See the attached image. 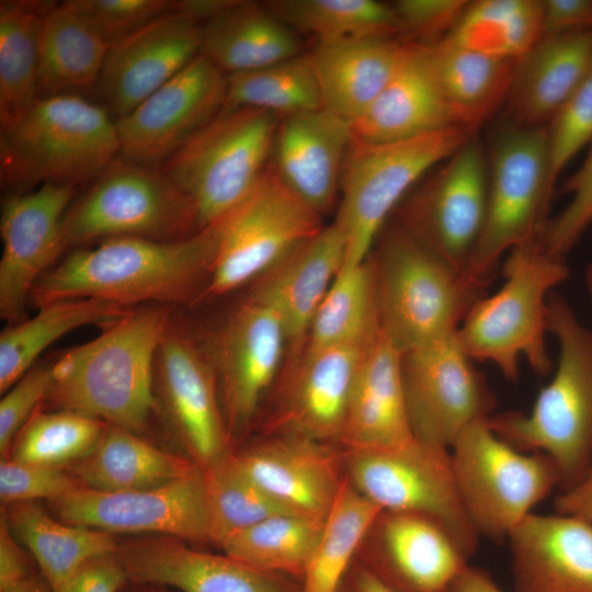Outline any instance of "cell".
I'll return each mask as SVG.
<instances>
[{"label": "cell", "mask_w": 592, "mask_h": 592, "mask_svg": "<svg viewBox=\"0 0 592 592\" xmlns=\"http://www.w3.org/2000/svg\"><path fill=\"white\" fill-rule=\"evenodd\" d=\"M59 520L106 533H157L210 542V514L203 470L133 491L105 492L80 486L50 501Z\"/></svg>", "instance_id": "16"}, {"label": "cell", "mask_w": 592, "mask_h": 592, "mask_svg": "<svg viewBox=\"0 0 592 592\" xmlns=\"http://www.w3.org/2000/svg\"><path fill=\"white\" fill-rule=\"evenodd\" d=\"M448 592H505L485 569L467 565L456 577Z\"/></svg>", "instance_id": "58"}, {"label": "cell", "mask_w": 592, "mask_h": 592, "mask_svg": "<svg viewBox=\"0 0 592 592\" xmlns=\"http://www.w3.org/2000/svg\"><path fill=\"white\" fill-rule=\"evenodd\" d=\"M422 46L433 81L456 125L476 134L505 104L516 59L483 55L446 41Z\"/></svg>", "instance_id": "34"}, {"label": "cell", "mask_w": 592, "mask_h": 592, "mask_svg": "<svg viewBox=\"0 0 592 592\" xmlns=\"http://www.w3.org/2000/svg\"><path fill=\"white\" fill-rule=\"evenodd\" d=\"M134 309L101 299H70L41 307L32 318L11 325L0 334V392L9 390L68 332L88 325L107 327Z\"/></svg>", "instance_id": "37"}, {"label": "cell", "mask_w": 592, "mask_h": 592, "mask_svg": "<svg viewBox=\"0 0 592 592\" xmlns=\"http://www.w3.org/2000/svg\"><path fill=\"white\" fill-rule=\"evenodd\" d=\"M345 238L334 220L297 246L255 280L248 298L264 304L281 318L293 356L301 354L312 318L341 270Z\"/></svg>", "instance_id": "27"}, {"label": "cell", "mask_w": 592, "mask_h": 592, "mask_svg": "<svg viewBox=\"0 0 592 592\" xmlns=\"http://www.w3.org/2000/svg\"><path fill=\"white\" fill-rule=\"evenodd\" d=\"M489 145L486 217L466 270L483 288L504 253L538 239L553 198L547 187L545 126L503 119Z\"/></svg>", "instance_id": "10"}, {"label": "cell", "mask_w": 592, "mask_h": 592, "mask_svg": "<svg viewBox=\"0 0 592 592\" xmlns=\"http://www.w3.org/2000/svg\"><path fill=\"white\" fill-rule=\"evenodd\" d=\"M202 23L171 12L110 45L95 90L117 119L191 62L201 50Z\"/></svg>", "instance_id": "23"}, {"label": "cell", "mask_w": 592, "mask_h": 592, "mask_svg": "<svg viewBox=\"0 0 592 592\" xmlns=\"http://www.w3.org/2000/svg\"><path fill=\"white\" fill-rule=\"evenodd\" d=\"M402 352L380 327L366 346L351 390L339 446L378 448L414 437L405 396Z\"/></svg>", "instance_id": "29"}, {"label": "cell", "mask_w": 592, "mask_h": 592, "mask_svg": "<svg viewBox=\"0 0 592 592\" xmlns=\"http://www.w3.org/2000/svg\"><path fill=\"white\" fill-rule=\"evenodd\" d=\"M172 536L117 545L128 580L181 592H301L300 581L266 572L228 555L195 550Z\"/></svg>", "instance_id": "25"}, {"label": "cell", "mask_w": 592, "mask_h": 592, "mask_svg": "<svg viewBox=\"0 0 592 592\" xmlns=\"http://www.w3.org/2000/svg\"><path fill=\"white\" fill-rule=\"evenodd\" d=\"M339 592H353L352 589L349 587V584L344 581L343 585L339 590Z\"/></svg>", "instance_id": "62"}, {"label": "cell", "mask_w": 592, "mask_h": 592, "mask_svg": "<svg viewBox=\"0 0 592 592\" xmlns=\"http://www.w3.org/2000/svg\"><path fill=\"white\" fill-rule=\"evenodd\" d=\"M375 269L369 255L341 267L310 323L304 350L366 342L380 329Z\"/></svg>", "instance_id": "40"}, {"label": "cell", "mask_w": 592, "mask_h": 592, "mask_svg": "<svg viewBox=\"0 0 592 592\" xmlns=\"http://www.w3.org/2000/svg\"><path fill=\"white\" fill-rule=\"evenodd\" d=\"M473 135L451 127L396 143L351 141L335 218L345 238L342 267L367 259L394 209L424 175Z\"/></svg>", "instance_id": "9"}, {"label": "cell", "mask_w": 592, "mask_h": 592, "mask_svg": "<svg viewBox=\"0 0 592 592\" xmlns=\"http://www.w3.org/2000/svg\"><path fill=\"white\" fill-rule=\"evenodd\" d=\"M540 8L543 36L592 30V0H540Z\"/></svg>", "instance_id": "55"}, {"label": "cell", "mask_w": 592, "mask_h": 592, "mask_svg": "<svg viewBox=\"0 0 592 592\" xmlns=\"http://www.w3.org/2000/svg\"><path fill=\"white\" fill-rule=\"evenodd\" d=\"M351 141L350 125L325 109L280 117L270 166L323 216L337 202Z\"/></svg>", "instance_id": "26"}, {"label": "cell", "mask_w": 592, "mask_h": 592, "mask_svg": "<svg viewBox=\"0 0 592 592\" xmlns=\"http://www.w3.org/2000/svg\"><path fill=\"white\" fill-rule=\"evenodd\" d=\"M202 470L210 514V542L218 546L266 517L287 512L238 468L231 453Z\"/></svg>", "instance_id": "47"}, {"label": "cell", "mask_w": 592, "mask_h": 592, "mask_svg": "<svg viewBox=\"0 0 592 592\" xmlns=\"http://www.w3.org/2000/svg\"><path fill=\"white\" fill-rule=\"evenodd\" d=\"M76 193L73 184L45 183L2 202L0 316L11 325L24 320L34 285L66 250L62 220Z\"/></svg>", "instance_id": "18"}, {"label": "cell", "mask_w": 592, "mask_h": 592, "mask_svg": "<svg viewBox=\"0 0 592 592\" xmlns=\"http://www.w3.org/2000/svg\"><path fill=\"white\" fill-rule=\"evenodd\" d=\"M155 380L191 460L205 469L225 458L230 436L213 365L207 353L172 325L157 352Z\"/></svg>", "instance_id": "21"}, {"label": "cell", "mask_w": 592, "mask_h": 592, "mask_svg": "<svg viewBox=\"0 0 592 592\" xmlns=\"http://www.w3.org/2000/svg\"><path fill=\"white\" fill-rule=\"evenodd\" d=\"M345 582L353 592H396L356 560L351 566Z\"/></svg>", "instance_id": "59"}, {"label": "cell", "mask_w": 592, "mask_h": 592, "mask_svg": "<svg viewBox=\"0 0 592 592\" xmlns=\"http://www.w3.org/2000/svg\"><path fill=\"white\" fill-rule=\"evenodd\" d=\"M592 71V30L543 36L516 59L506 121L545 126Z\"/></svg>", "instance_id": "30"}, {"label": "cell", "mask_w": 592, "mask_h": 592, "mask_svg": "<svg viewBox=\"0 0 592 592\" xmlns=\"http://www.w3.org/2000/svg\"><path fill=\"white\" fill-rule=\"evenodd\" d=\"M555 510L592 526V469L574 486L559 492Z\"/></svg>", "instance_id": "57"}, {"label": "cell", "mask_w": 592, "mask_h": 592, "mask_svg": "<svg viewBox=\"0 0 592 592\" xmlns=\"http://www.w3.org/2000/svg\"><path fill=\"white\" fill-rule=\"evenodd\" d=\"M231 456L285 511L316 520L326 519L345 479L343 449L308 437L267 435Z\"/></svg>", "instance_id": "24"}, {"label": "cell", "mask_w": 592, "mask_h": 592, "mask_svg": "<svg viewBox=\"0 0 592 592\" xmlns=\"http://www.w3.org/2000/svg\"><path fill=\"white\" fill-rule=\"evenodd\" d=\"M547 328L559 348L551 380L539 390L528 413L504 411L487 422L516 449L547 455L562 491L592 469V330L558 293L547 299Z\"/></svg>", "instance_id": "3"}, {"label": "cell", "mask_w": 592, "mask_h": 592, "mask_svg": "<svg viewBox=\"0 0 592 592\" xmlns=\"http://www.w3.org/2000/svg\"><path fill=\"white\" fill-rule=\"evenodd\" d=\"M82 486L61 467L22 463L12 458L0 462V499L4 505L35 501L56 500Z\"/></svg>", "instance_id": "51"}, {"label": "cell", "mask_w": 592, "mask_h": 592, "mask_svg": "<svg viewBox=\"0 0 592 592\" xmlns=\"http://www.w3.org/2000/svg\"><path fill=\"white\" fill-rule=\"evenodd\" d=\"M220 223L217 253L198 299L230 293L257 280L322 228L269 164L252 192Z\"/></svg>", "instance_id": "13"}, {"label": "cell", "mask_w": 592, "mask_h": 592, "mask_svg": "<svg viewBox=\"0 0 592 592\" xmlns=\"http://www.w3.org/2000/svg\"><path fill=\"white\" fill-rule=\"evenodd\" d=\"M545 127L547 187L553 197L567 164L592 143V71Z\"/></svg>", "instance_id": "48"}, {"label": "cell", "mask_w": 592, "mask_h": 592, "mask_svg": "<svg viewBox=\"0 0 592 592\" xmlns=\"http://www.w3.org/2000/svg\"><path fill=\"white\" fill-rule=\"evenodd\" d=\"M343 458L348 480L382 510L431 517L469 558L475 554L480 537L465 512L449 448L414 436L386 447L343 449Z\"/></svg>", "instance_id": "12"}, {"label": "cell", "mask_w": 592, "mask_h": 592, "mask_svg": "<svg viewBox=\"0 0 592 592\" xmlns=\"http://www.w3.org/2000/svg\"><path fill=\"white\" fill-rule=\"evenodd\" d=\"M411 44L400 37H365L315 46L309 57L322 107L350 125L387 86Z\"/></svg>", "instance_id": "31"}, {"label": "cell", "mask_w": 592, "mask_h": 592, "mask_svg": "<svg viewBox=\"0 0 592 592\" xmlns=\"http://www.w3.org/2000/svg\"><path fill=\"white\" fill-rule=\"evenodd\" d=\"M227 76L198 54L128 114L115 119L119 156L161 168L224 109Z\"/></svg>", "instance_id": "17"}, {"label": "cell", "mask_w": 592, "mask_h": 592, "mask_svg": "<svg viewBox=\"0 0 592 592\" xmlns=\"http://www.w3.org/2000/svg\"><path fill=\"white\" fill-rule=\"evenodd\" d=\"M459 496L478 536L506 540L532 509L559 489L560 477L543 453L516 449L478 420L451 447Z\"/></svg>", "instance_id": "11"}, {"label": "cell", "mask_w": 592, "mask_h": 592, "mask_svg": "<svg viewBox=\"0 0 592 592\" xmlns=\"http://www.w3.org/2000/svg\"><path fill=\"white\" fill-rule=\"evenodd\" d=\"M584 277H585V286L592 301V262L588 265Z\"/></svg>", "instance_id": "61"}, {"label": "cell", "mask_w": 592, "mask_h": 592, "mask_svg": "<svg viewBox=\"0 0 592 592\" xmlns=\"http://www.w3.org/2000/svg\"><path fill=\"white\" fill-rule=\"evenodd\" d=\"M2 514L34 556L52 591L87 560L117 549L110 533L58 522L35 501L4 505Z\"/></svg>", "instance_id": "38"}, {"label": "cell", "mask_w": 592, "mask_h": 592, "mask_svg": "<svg viewBox=\"0 0 592 592\" xmlns=\"http://www.w3.org/2000/svg\"><path fill=\"white\" fill-rule=\"evenodd\" d=\"M380 510L345 476L300 580L301 592H339Z\"/></svg>", "instance_id": "41"}, {"label": "cell", "mask_w": 592, "mask_h": 592, "mask_svg": "<svg viewBox=\"0 0 592 592\" xmlns=\"http://www.w3.org/2000/svg\"><path fill=\"white\" fill-rule=\"evenodd\" d=\"M300 36L328 45L365 37H400L391 3L376 0H272L264 2Z\"/></svg>", "instance_id": "42"}, {"label": "cell", "mask_w": 592, "mask_h": 592, "mask_svg": "<svg viewBox=\"0 0 592 592\" xmlns=\"http://www.w3.org/2000/svg\"><path fill=\"white\" fill-rule=\"evenodd\" d=\"M515 592H592V526L562 514L530 513L510 533Z\"/></svg>", "instance_id": "28"}, {"label": "cell", "mask_w": 592, "mask_h": 592, "mask_svg": "<svg viewBox=\"0 0 592 592\" xmlns=\"http://www.w3.org/2000/svg\"><path fill=\"white\" fill-rule=\"evenodd\" d=\"M127 580L115 551L87 560L53 592H117Z\"/></svg>", "instance_id": "54"}, {"label": "cell", "mask_w": 592, "mask_h": 592, "mask_svg": "<svg viewBox=\"0 0 592 592\" xmlns=\"http://www.w3.org/2000/svg\"><path fill=\"white\" fill-rule=\"evenodd\" d=\"M303 37L264 2L232 0L202 25L200 54L225 75L248 72L304 54Z\"/></svg>", "instance_id": "33"}, {"label": "cell", "mask_w": 592, "mask_h": 592, "mask_svg": "<svg viewBox=\"0 0 592 592\" xmlns=\"http://www.w3.org/2000/svg\"><path fill=\"white\" fill-rule=\"evenodd\" d=\"M287 335L270 307L247 298L218 331L207 353L229 436L241 434L281 366Z\"/></svg>", "instance_id": "19"}, {"label": "cell", "mask_w": 592, "mask_h": 592, "mask_svg": "<svg viewBox=\"0 0 592 592\" xmlns=\"http://www.w3.org/2000/svg\"><path fill=\"white\" fill-rule=\"evenodd\" d=\"M170 327L169 305L135 308L52 363L53 384L45 401L107 425L143 430L157 406L156 356Z\"/></svg>", "instance_id": "2"}, {"label": "cell", "mask_w": 592, "mask_h": 592, "mask_svg": "<svg viewBox=\"0 0 592 592\" xmlns=\"http://www.w3.org/2000/svg\"><path fill=\"white\" fill-rule=\"evenodd\" d=\"M420 181L398 205L396 224L467 276L487 210L488 159L480 140L470 136Z\"/></svg>", "instance_id": "14"}, {"label": "cell", "mask_w": 592, "mask_h": 592, "mask_svg": "<svg viewBox=\"0 0 592 592\" xmlns=\"http://www.w3.org/2000/svg\"><path fill=\"white\" fill-rule=\"evenodd\" d=\"M110 45L175 10L174 0L65 1Z\"/></svg>", "instance_id": "50"}, {"label": "cell", "mask_w": 592, "mask_h": 592, "mask_svg": "<svg viewBox=\"0 0 592 592\" xmlns=\"http://www.w3.org/2000/svg\"><path fill=\"white\" fill-rule=\"evenodd\" d=\"M323 520L278 513L223 542L224 554L266 572L301 580Z\"/></svg>", "instance_id": "44"}, {"label": "cell", "mask_w": 592, "mask_h": 592, "mask_svg": "<svg viewBox=\"0 0 592 592\" xmlns=\"http://www.w3.org/2000/svg\"><path fill=\"white\" fill-rule=\"evenodd\" d=\"M372 339L304 350L283 378L276 406L265 420L266 434L339 445L353 383Z\"/></svg>", "instance_id": "22"}, {"label": "cell", "mask_w": 592, "mask_h": 592, "mask_svg": "<svg viewBox=\"0 0 592 592\" xmlns=\"http://www.w3.org/2000/svg\"><path fill=\"white\" fill-rule=\"evenodd\" d=\"M226 76L224 107H252L278 118L323 109L309 53L258 70Z\"/></svg>", "instance_id": "45"}, {"label": "cell", "mask_w": 592, "mask_h": 592, "mask_svg": "<svg viewBox=\"0 0 592 592\" xmlns=\"http://www.w3.org/2000/svg\"><path fill=\"white\" fill-rule=\"evenodd\" d=\"M451 127L459 126L433 81L423 46L412 43L397 72L350 124V132L357 143L387 144Z\"/></svg>", "instance_id": "32"}, {"label": "cell", "mask_w": 592, "mask_h": 592, "mask_svg": "<svg viewBox=\"0 0 592 592\" xmlns=\"http://www.w3.org/2000/svg\"><path fill=\"white\" fill-rule=\"evenodd\" d=\"M110 44L65 1L52 2L38 39L39 99L95 88Z\"/></svg>", "instance_id": "35"}, {"label": "cell", "mask_w": 592, "mask_h": 592, "mask_svg": "<svg viewBox=\"0 0 592 592\" xmlns=\"http://www.w3.org/2000/svg\"><path fill=\"white\" fill-rule=\"evenodd\" d=\"M220 223L172 241L116 237L81 247L44 273L30 300L38 308L93 298L129 307L197 300L217 253Z\"/></svg>", "instance_id": "1"}, {"label": "cell", "mask_w": 592, "mask_h": 592, "mask_svg": "<svg viewBox=\"0 0 592 592\" xmlns=\"http://www.w3.org/2000/svg\"><path fill=\"white\" fill-rule=\"evenodd\" d=\"M469 557L425 515L380 510L355 560L396 592H448Z\"/></svg>", "instance_id": "20"}, {"label": "cell", "mask_w": 592, "mask_h": 592, "mask_svg": "<svg viewBox=\"0 0 592 592\" xmlns=\"http://www.w3.org/2000/svg\"><path fill=\"white\" fill-rule=\"evenodd\" d=\"M543 36L540 0L469 1L442 39L504 59H517Z\"/></svg>", "instance_id": "43"}, {"label": "cell", "mask_w": 592, "mask_h": 592, "mask_svg": "<svg viewBox=\"0 0 592 592\" xmlns=\"http://www.w3.org/2000/svg\"><path fill=\"white\" fill-rule=\"evenodd\" d=\"M456 333L402 353L401 372L413 435L445 448L469 424L490 417L496 399Z\"/></svg>", "instance_id": "15"}, {"label": "cell", "mask_w": 592, "mask_h": 592, "mask_svg": "<svg viewBox=\"0 0 592 592\" xmlns=\"http://www.w3.org/2000/svg\"><path fill=\"white\" fill-rule=\"evenodd\" d=\"M378 238L368 255L386 334L402 353L454 335L485 288L397 224Z\"/></svg>", "instance_id": "5"}, {"label": "cell", "mask_w": 592, "mask_h": 592, "mask_svg": "<svg viewBox=\"0 0 592 592\" xmlns=\"http://www.w3.org/2000/svg\"><path fill=\"white\" fill-rule=\"evenodd\" d=\"M52 2L5 0L0 3V123H16L39 99L38 39Z\"/></svg>", "instance_id": "39"}, {"label": "cell", "mask_w": 592, "mask_h": 592, "mask_svg": "<svg viewBox=\"0 0 592 592\" xmlns=\"http://www.w3.org/2000/svg\"><path fill=\"white\" fill-rule=\"evenodd\" d=\"M53 384L52 364H35L0 401V453L9 458L14 440L32 414L45 401Z\"/></svg>", "instance_id": "53"}, {"label": "cell", "mask_w": 592, "mask_h": 592, "mask_svg": "<svg viewBox=\"0 0 592 592\" xmlns=\"http://www.w3.org/2000/svg\"><path fill=\"white\" fill-rule=\"evenodd\" d=\"M200 231L195 206L161 168L116 157L62 220L66 250L116 237L172 241Z\"/></svg>", "instance_id": "8"}, {"label": "cell", "mask_w": 592, "mask_h": 592, "mask_svg": "<svg viewBox=\"0 0 592 592\" xmlns=\"http://www.w3.org/2000/svg\"><path fill=\"white\" fill-rule=\"evenodd\" d=\"M4 592H43L35 580L30 576Z\"/></svg>", "instance_id": "60"}, {"label": "cell", "mask_w": 592, "mask_h": 592, "mask_svg": "<svg viewBox=\"0 0 592 592\" xmlns=\"http://www.w3.org/2000/svg\"><path fill=\"white\" fill-rule=\"evenodd\" d=\"M118 156L115 119L79 94L41 98L1 129V182L14 192L91 182Z\"/></svg>", "instance_id": "4"}, {"label": "cell", "mask_w": 592, "mask_h": 592, "mask_svg": "<svg viewBox=\"0 0 592 592\" xmlns=\"http://www.w3.org/2000/svg\"><path fill=\"white\" fill-rule=\"evenodd\" d=\"M198 468L191 459L166 453L135 432L107 425L73 474L83 487L122 492L158 487Z\"/></svg>", "instance_id": "36"}, {"label": "cell", "mask_w": 592, "mask_h": 592, "mask_svg": "<svg viewBox=\"0 0 592 592\" xmlns=\"http://www.w3.org/2000/svg\"><path fill=\"white\" fill-rule=\"evenodd\" d=\"M39 409L16 435L9 458L54 467L79 462L92 451L107 426L77 412Z\"/></svg>", "instance_id": "46"}, {"label": "cell", "mask_w": 592, "mask_h": 592, "mask_svg": "<svg viewBox=\"0 0 592 592\" xmlns=\"http://www.w3.org/2000/svg\"><path fill=\"white\" fill-rule=\"evenodd\" d=\"M278 117L224 107L162 167L192 200L200 230L221 220L255 187L271 160Z\"/></svg>", "instance_id": "7"}, {"label": "cell", "mask_w": 592, "mask_h": 592, "mask_svg": "<svg viewBox=\"0 0 592 592\" xmlns=\"http://www.w3.org/2000/svg\"><path fill=\"white\" fill-rule=\"evenodd\" d=\"M562 191L570 194L569 203L548 217L537 240L545 252L565 259L592 226V143L583 163L566 180Z\"/></svg>", "instance_id": "49"}, {"label": "cell", "mask_w": 592, "mask_h": 592, "mask_svg": "<svg viewBox=\"0 0 592 592\" xmlns=\"http://www.w3.org/2000/svg\"><path fill=\"white\" fill-rule=\"evenodd\" d=\"M569 273L565 259L545 252L538 240L510 250L503 285L476 300L457 329L463 351L473 361L496 365L506 380H517L522 356L538 375H548L547 299Z\"/></svg>", "instance_id": "6"}, {"label": "cell", "mask_w": 592, "mask_h": 592, "mask_svg": "<svg viewBox=\"0 0 592 592\" xmlns=\"http://www.w3.org/2000/svg\"><path fill=\"white\" fill-rule=\"evenodd\" d=\"M468 2L466 0H398L392 2L400 38L424 46L444 39Z\"/></svg>", "instance_id": "52"}, {"label": "cell", "mask_w": 592, "mask_h": 592, "mask_svg": "<svg viewBox=\"0 0 592 592\" xmlns=\"http://www.w3.org/2000/svg\"><path fill=\"white\" fill-rule=\"evenodd\" d=\"M1 513L0 520V592L30 577L25 557Z\"/></svg>", "instance_id": "56"}]
</instances>
